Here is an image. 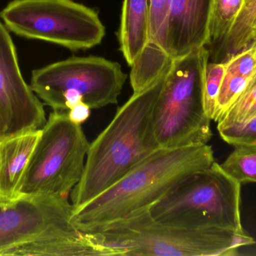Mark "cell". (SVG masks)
<instances>
[{
    "label": "cell",
    "instance_id": "6da1fadb",
    "mask_svg": "<svg viewBox=\"0 0 256 256\" xmlns=\"http://www.w3.org/2000/svg\"><path fill=\"white\" fill-rule=\"evenodd\" d=\"M167 72L134 93L90 143L82 178L70 192L74 207L84 205L109 189L160 148L154 133L153 112Z\"/></svg>",
    "mask_w": 256,
    "mask_h": 256
},
{
    "label": "cell",
    "instance_id": "7a4b0ae2",
    "mask_svg": "<svg viewBox=\"0 0 256 256\" xmlns=\"http://www.w3.org/2000/svg\"><path fill=\"white\" fill-rule=\"evenodd\" d=\"M212 146L160 148L109 189L80 207L72 220L82 233L148 210L188 174L214 163Z\"/></svg>",
    "mask_w": 256,
    "mask_h": 256
},
{
    "label": "cell",
    "instance_id": "3957f363",
    "mask_svg": "<svg viewBox=\"0 0 256 256\" xmlns=\"http://www.w3.org/2000/svg\"><path fill=\"white\" fill-rule=\"evenodd\" d=\"M67 196L20 194L0 199V255H109L72 222Z\"/></svg>",
    "mask_w": 256,
    "mask_h": 256
},
{
    "label": "cell",
    "instance_id": "277c9868",
    "mask_svg": "<svg viewBox=\"0 0 256 256\" xmlns=\"http://www.w3.org/2000/svg\"><path fill=\"white\" fill-rule=\"evenodd\" d=\"M84 234L110 255L233 256L255 243L245 230L176 226L155 220L148 210Z\"/></svg>",
    "mask_w": 256,
    "mask_h": 256
},
{
    "label": "cell",
    "instance_id": "5b68a950",
    "mask_svg": "<svg viewBox=\"0 0 256 256\" xmlns=\"http://www.w3.org/2000/svg\"><path fill=\"white\" fill-rule=\"evenodd\" d=\"M209 60L203 47L172 62L154 108V133L160 148L206 144L212 138L203 98Z\"/></svg>",
    "mask_w": 256,
    "mask_h": 256
},
{
    "label": "cell",
    "instance_id": "8992f818",
    "mask_svg": "<svg viewBox=\"0 0 256 256\" xmlns=\"http://www.w3.org/2000/svg\"><path fill=\"white\" fill-rule=\"evenodd\" d=\"M240 186L215 162L184 177L148 212L155 220L176 226L244 231Z\"/></svg>",
    "mask_w": 256,
    "mask_h": 256
},
{
    "label": "cell",
    "instance_id": "52a82bcc",
    "mask_svg": "<svg viewBox=\"0 0 256 256\" xmlns=\"http://www.w3.org/2000/svg\"><path fill=\"white\" fill-rule=\"evenodd\" d=\"M126 79L116 62L72 57L33 70L30 86L54 111H68L80 102L99 109L118 103Z\"/></svg>",
    "mask_w": 256,
    "mask_h": 256
},
{
    "label": "cell",
    "instance_id": "ba28073f",
    "mask_svg": "<svg viewBox=\"0 0 256 256\" xmlns=\"http://www.w3.org/2000/svg\"><path fill=\"white\" fill-rule=\"evenodd\" d=\"M0 19L16 36L74 51L100 45L106 34L97 12L73 0H12Z\"/></svg>",
    "mask_w": 256,
    "mask_h": 256
},
{
    "label": "cell",
    "instance_id": "9c48e42d",
    "mask_svg": "<svg viewBox=\"0 0 256 256\" xmlns=\"http://www.w3.org/2000/svg\"><path fill=\"white\" fill-rule=\"evenodd\" d=\"M90 146L82 126L70 121L67 111H52L28 161L20 194L68 197L82 178Z\"/></svg>",
    "mask_w": 256,
    "mask_h": 256
},
{
    "label": "cell",
    "instance_id": "30bf717a",
    "mask_svg": "<svg viewBox=\"0 0 256 256\" xmlns=\"http://www.w3.org/2000/svg\"><path fill=\"white\" fill-rule=\"evenodd\" d=\"M46 122L43 103L24 80L14 44L0 20V138L42 129Z\"/></svg>",
    "mask_w": 256,
    "mask_h": 256
},
{
    "label": "cell",
    "instance_id": "8fae6325",
    "mask_svg": "<svg viewBox=\"0 0 256 256\" xmlns=\"http://www.w3.org/2000/svg\"><path fill=\"white\" fill-rule=\"evenodd\" d=\"M212 1L171 0L166 33L171 62L208 45Z\"/></svg>",
    "mask_w": 256,
    "mask_h": 256
},
{
    "label": "cell",
    "instance_id": "7c38bea8",
    "mask_svg": "<svg viewBox=\"0 0 256 256\" xmlns=\"http://www.w3.org/2000/svg\"><path fill=\"white\" fill-rule=\"evenodd\" d=\"M171 0H149L148 38L144 51L130 66V81L138 93L164 75L172 62L167 53L166 33Z\"/></svg>",
    "mask_w": 256,
    "mask_h": 256
},
{
    "label": "cell",
    "instance_id": "4fadbf2b",
    "mask_svg": "<svg viewBox=\"0 0 256 256\" xmlns=\"http://www.w3.org/2000/svg\"><path fill=\"white\" fill-rule=\"evenodd\" d=\"M40 133L42 129H28L0 138V199L20 195L24 174Z\"/></svg>",
    "mask_w": 256,
    "mask_h": 256
},
{
    "label": "cell",
    "instance_id": "5bb4252c",
    "mask_svg": "<svg viewBox=\"0 0 256 256\" xmlns=\"http://www.w3.org/2000/svg\"><path fill=\"white\" fill-rule=\"evenodd\" d=\"M226 71L213 120L219 122L256 75V39L225 62Z\"/></svg>",
    "mask_w": 256,
    "mask_h": 256
},
{
    "label": "cell",
    "instance_id": "9a60e30c",
    "mask_svg": "<svg viewBox=\"0 0 256 256\" xmlns=\"http://www.w3.org/2000/svg\"><path fill=\"white\" fill-rule=\"evenodd\" d=\"M148 24L149 0H124L118 39L120 51L130 66L146 48Z\"/></svg>",
    "mask_w": 256,
    "mask_h": 256
},
{
    "label": "cell",
    "instance_id": "2e32d148",
    "mask_svg": "<svg viewBox=\"0 0 256 256\" xmlns=\"http://www.w3.org/2000/svg\"><path fill=\"white\" fill-rule=\"evenodd\" d=\"M256 18V0H245L243 9L230 33L220 45L209 51L213 62L225 63L251 43Z\"/></svg>",
    "mask_w": 256,
    "mask_h": 256
},
{
    "label": "cell",
    "instance_id": "e0dca14e",
    "mask_svg": "<svg viewBox=\"0 0 256 256\" xmlns=\"http://www.w3.org/2000/svg\"><path fill=\"white\" fill-rule=\"evenodd\" d=\"M245 0H213L209 24L208 51L224 40L242 12Z\"/></svg>",
    "mask_w": 256,
    "mask_h": 256
},
{
    "label": "cell",
    "instance_id": "ac0fdd59",
    "mask_svg": "<svg viewBox=\"0 0 256 256\" xmlns=\"http://www.w3.org/2000/svg\"><path fill=\"white\" fill-rule=\"evenodd\" d=\"M220 166L240 184L256 183V145L234 146L232 153Z\"/></svg>",
    "mask_w": 256,
    "mask_h": 256
},
{
    "label": "cell",
    "instance_id": "d6986e66",
    "mask_svg": "<svg viewBox=\"0 0 256 256\" xmlns=\"http://www.w3.org/2000/svg\"><path fill=\"white\" fill-rule=\"evenodd\" d=\"M256 116V75L243 94L218 122V128L240 124Z\"/></svg>",
    "mask_w": 256,
    "mask_h": 256
},
{
    "label": "cell",
    "instance_id": "ffe728a7",
    "mask_svg": "<svg viewBox=\"0 0 256 256\" xmlns=\"http://www.w3.org/2000/svg\"><path fill=\"white\" fill-rule=\"evenodd\" d=\"M225 63L208 62L206 66L203 98L204 109L209 118L212 120H213L214 115L218 96L225 75Z\"/></svg>",
    "mask_w": 256,
    "mask_h": 256
},
{
    "label": "cell",
    "instance_id": "44dd1931",
    "mask_svg": "<svg viewBox=\"0 0 256 256\" xmlns=\"http://www.w3.org/2000/svg\"><path fill=\"white\" fill-rule=\"evenodd\" d=\"M218 129L221 138L234 147L242 144L256 145V116L240 124L218 128Z\"/></svg>",
    "mask_w": 256,
    "mask_h": 256
},
{
    "label": "cell",
    "instance_id": "7402d4cb",
    "mask_svg": "<svg viewBox=\"0 0 256 256\" xmlns=\"http://www.w3.org/2000/svg\"><path fill=\"white\" fill-rule=\"evenodd\" d=\"M91 108L84 103L80 102L67 111L69 120L78 125L85 123L91 114Z\"/></svg>",
    "mask_w": 256,
    "mask_h": 256
},
{
    "label": "cell",
    "instance_id": "603a6c76",
    "mask_svg": "<svg viewBox=\"0 0 256 256\" xmlns=\"http://www.w3.org/2000/svg\"><path fill=\"white\" fill-rule=\"evenodd\" d=\"M254 39H256V27L254 29V32H252V40Z\"/></svg>",
    "mask_w": 256,
    "mask_h": 256
},
{
    "label": "cell",
    "instance_id": "cb8c5ba5",
    "mask_svg": "<svg viewBox=\"0 0 256 256\" xmlns=\"http://www.w3.org/2000/svg\"><path fill=\"white\" fill-rule=\"evenodd\" d=\"M256 18L255 22H254V27H252V32H254V29L256 28Z\"/></svg>",
    "mask_w": 256,
    "mask_h": 256
}]
</instances>
